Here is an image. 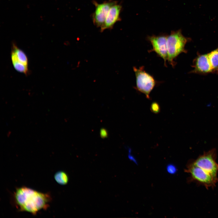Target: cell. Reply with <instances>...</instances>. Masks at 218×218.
Instances as JSON below:
<instances>
[{"label": "cell", "instance_id": "obj_10", "mask_svg": "<svg viewBox=\"0 0 218 218\" xmlns=\"http://www.w3.org/2000/svg\"><path fill=\"white\" fill-rule=\"evenodd\" d=\"M11 56L14 57L18 61L28 66V61L27 56L24 52L19 48L15 44H12Z\"/></svg>", "mask_w": 218, "mask_h": 218}, {"label": "cell", "instance_id": "obj_16", "mask_svg": "<svg viewBox=\"0 0 218 218\" xmlns=\"http://www.w3.org/2000/svg\"><path fill=\"white\" fill-rule=\"evenodd\" d=\"M100 134L102 138H104L107 137L108 133L105 129L102 128L100 130Z\"/></svg>", "mask_w": 218, "mask_h": 218}, {"label": "cell", "instance_id": "obj_13", "mask_svg": "<svg viewBox=\"0 0 218 218\" xmlns=\"http://www.w3.org/2000/svg\"><path fill=\"white\" fill-rule=\"evenodd\" d=\"M54 178L57 183L62 185L67 184L68 181V175L63 171L57 172L54 175Z\"/></svg>", "mask_w": 218, "mask_h": 218}, {"label": "cell", "instance_id": "obj_6", "mask_svg": "<svg viewBox=\"0 0 218 218\" xmlns=\"http://www.w3.org/2000/svg\"><path fill=\"white\" fill-rule=\"evenodd\" d=\"M167 35H161L158 36L152 35L147 37L152 46L149 52H155L158 56L163 58L164 65L167 67L166 61L168 59V53L167 46Z\"/></svg>", "mask_w": 218, "mask_h": 218}, {"label": "cell", "instance_id": "obj_3", "mask_svg": "<svg viewBox=\"0 0 218 218\" xmlns=\"http://www.w3.org/2000/svg\"><path fill=\"white\" fill-rule=\"evenodd\" d=\"M133 68L136 76L135 89L150 99V94L156 84V81L152 76L144 70V66L139 68L134 67Z\"/></svg>", "mask_w": 218, "mask_h": 218}, {"label": "cell", "instance_id": "obj_9", "mask_svg": "<svg viewBox=\"0 0 218 218\" xmlns=\"http://www.w3.org/2000/svg\"><path fill=\"white\" fill-rule=\"evenodd\" d=\"M122 7L119 5L115 4L110 8L104 23L101 28V31H103L105 29H111L114 24L120 20V14Z\"/></svg>", "mask_w": 218, "mask_h": 218}, {"label": "cell", "instance_id": "obj_11", "mask_svg": "<svg viewBox=\"0 0 218 218\" xmlns=\"http://www.w3.org/2000/svg\"><path fill=\"white\" fill-rule=\"evenodd\" d=\"M213 73H218V48L207 53Z\"/></svg>", "mask_w": 218, "mask_h": 218}, {"label": "cell", "instance_id": "obj_1", "mask_svg": "<svg viewBox=\"0 0 218 218\" xmlns=\"http://www.w3.org/2000/svg\"><path fill=\"white\" fill-rule=\"evenodd\" d=\"M15 203L19 211H26L35 215L49 206L51 197L43 193L26 187L17 188L14 194Z\"/></svg>", "mask_w": 218, "mask_h": 218}, {"label": "cell", "instance_id": "obj_4", "mask_svg": "<svg viewBox=\"0 0 218 218\" xmlns=\"http://www.w3.org/2000/svg\"><path fill=\"white\" fill-rule=\"evenodd\" d=\"M216 150L213 149L204 153L196 160L192 161L196 166L200 168L206 172L217 177L218 164L216 162Z\"/></svg>", "mask_w": 218, "mask_h": 218}, {"label": "cell", "instance_id": "obj_15", "mask_svg": "<svg viewBox=\"0 0 218 218\" xmlns=\"http://www.w3.org/2000/svg\"><path fill=\"white\" fill-rule=\"evenodd\" d=\"M167 170L168 173L170 174H174L177 171V168L173 164H170L167 165Z\"/></svg>", "mask_w": 218, "mask_h": 218}, {"label": "cell", "instance_id": "obj_14", "mask_svg": "<svg viewBox=\"0 0 218 218\" xmlns=\"http://www.w3.org/2000/svg\"><path fill=\"white\" fill-rule=\"evenodd\" d=\"M150 109L152 112L155 114L159 113L160 111V106L156 102H154L152 103Z\"/></svg>", "mask_w": 218, "mask_h": 218}, {"label": "cell", "instance_id": "obj_5", "mask_svg": "<svg viewBox=\"0 0 218 218\" xmlns=\"http://www.w3.org/2000/svg\"><path fill=\"white\" fill-rule=\"evenodd\" d=\"M185 170L190 174L191 179L203 185L207 188L215 186L218 181L217 177H214L206 172L199 167L195 165L192 162L187 164Z\"/></svg>", "mask_w": 218, "mask_h": 218}, {"label": "cell", "instance_id": "obj_12", "mask_svg": "<svg viewBox=\"0 0 218 218\" xmlns=\"http://www.w3.org/2000/svg\"><path fill=\"white\" fill-rule=\"evenodd\" d=\"M11 58L14 67L16 71L25 74H28V66L20 62L12 56H11Z\"/></svg>", "mask_w": 218, "mask_h": 218}, {"label": "cell", "instance_id": "obj_7", "mask_svg": "<svg viewBox=\"0 0 218 218\" xmlns=\"http://www.w3.org/2000/svg\"><path fill=\"white\" fill-rule=\"evenodd\" d=\"M96 8L93 16L94 24L97 27L103 26L109 11L111 8L116 3L114 1H109L101 4L95 2Z\"/></svg>", "mask_w": 218, "mask_h": 218}, {"label": "cell", "instance_id": "obj_8", "mask_svg": "<svg viewBox=\"0 0 218 218\" xmlns=\"http://www.w3.org/2000/svg\"><path fill=\"white\" fill-rule=\"evenodd\" d=\"M191 73L205 74L213 73L211 66L209 62L207 54H198L194 59Z\"/></svg>", "mask_w": 218, "mask_h": 218}, {"label": "cell", "instance_id": "obj_2", "mask_svg": "<svg viewBox=\"0 0 218 218\" xmlns=\"http://www.w3.org/2000/svg\"><path fill=\"white\" fill-rule=\"evenodd\" d=\"M190 40V38L185 37L183 35L181 30L172 31L167 36V61L173 68L176 64L174 59L180 54L187 53L185 46Z\"/></svg>", "mask_w": 218, "mask_h": 218}]
</instances>
